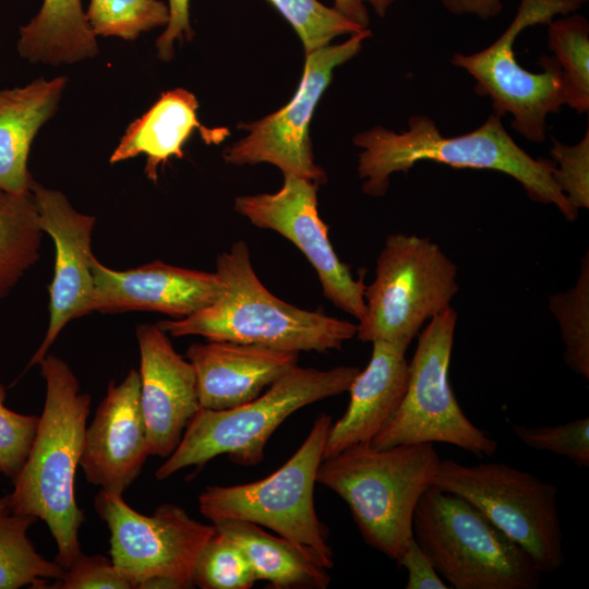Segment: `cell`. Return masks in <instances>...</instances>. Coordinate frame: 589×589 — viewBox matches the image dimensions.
I'll use <instances>...</instances> for the list:
<instances>
[{
	"label": "cell",
	"instance_id": "cell-1",
	"mask_svg": "<svg viewBox=\"0 0 589 589\" xmlns=\"http://www.w3.org/2000/svg\"><path fill=\"white\" fill-rule=\"evenodd\" d=\"M501 118L493 112L476 130L456 136L443 135L435 121L423 115L410 117L407 130L400 133L380 125L358 133L353 143L362 149L358 173L363 180V192L381 196L386 193L393 173L407 172L414 164L430 160L508 175L531 200L553 204L566 219L575 220L578 211L554 182V161L531 157L507 133Z\"/></svg>",
	"mask_w": 589,
	"mask_h": 589
},
{
	"label": "cell",
	"instance_id": "cell-2",
	"mask_svg": "<svg viewBox=\"0 0 589 589\" xmlns=\"http://www.w3.org/2000/svg\"><path fill=\"white\" fill-rule=\"evenodd\" d=\"M46 397L28 456L9 494L11 508L43 520L51 533L55 561L67 569L82 552L79 531L84 512L75 496L91 396L69 364L47 353L38 363Z\"/></svg>",
	"mask_w": 589,
	"mask_h": 589
},
{
	"label": "cell",
	"instance_id": "cell-3",
	"mask_svg": "<svg viewBox=\"0 0 589 589\" xmlns=\"http://www.w3.org/2000/svg\"><path fill=\"white\" fill-rule=\"evenodd\" d=\"M216 273L225 283L217 301L188 317L157 325L175 337L199 335L297 352L340 350L357 334L352 322L302 310L268 291L253 269L244 241L217 257Z\"/></svg>",
	"mask_w": 589,
	"mask_h": 589
},
{
	"label": "cell",
	"instance_id": "cell-4",
	"mask_svg": "<svg viewBox=\"0 0 589 589\" xmlns=\"http://www.w3.org/2000/svg\"><path fill=\"white\" fill-rule=\"evenodd\" d=\"M433 443L357 444L323 459L316 482L348 505L364 541L397 560L413 536V513L440 464Z\"/></svg>",
	"mask_w": 589,
	"mask_h": 589
},
{
	"label": "cell",
	"instance_id": "cell-5",
	"mask_svg": "<svg viewBox=\"0 0 589 589\" xmlns=\"http://www.w3.org/2000/svg\"><path fill=\"white\" fill-rule=\"evenodd\" d=\"M359 372L352 365L329 370L296 365L251 401L224 410L200 408L155 478L165 480L219 455L243 466L260 464L267 441L291 413L347 392Z\"/></svg>",
	"mask_w": 589,
	"mask_h": 589
},
{
	"label": "cell",
	"instance_id": "cell-6",
	"mask_svg": "<svg viewBox=\"0 0 589 589\" xmlns=\"http://www.w3.org/2000/svg\"><path fill=\"white\" fill-rule=\"evenodd\" d=\"M413 537L455 589H536L542 573L531 556L481 510L430 486L412 519Z\"/></svg>",
	"mask_w": 589,
	"mask_h": 589
},
{
	"label": "cell",
	"instance_id": "cell-7",
	"mask_svg": "<svg viewBox=\"0 0 589 589\" xmlns=\"http://www.w3.org/2000/svg\"><path fill=\"white\" fill-rule=\"evenodd\" d=\"M459 289L457 267L438 244L416 235L392 233L365 286V314L357 338L405 350L425 322L450 306Z\"/></svg>",
	"mask_w": 589,
	"mask_h": 589
},
{
	"label": "cell",
	"instance_id": "cell-8",
	"mask_svg": "<svg viewBox=\"0 0 589 589\" xmlns=\"http://www.w3.org/2000/svg\"><path fill=\"white\" fill-rule=\"evenodd\" d=\"M332 417L320 414L297 452L268 477L255 482L206 486L201 514L211 521L235 519L266 527L313 552L327 569L334 565L327 528L317 517L314 485Z\"/></svg>",
	"mask_w": 589,
	"mask_h": 589
},
{
	"label": "cell",
	"instance_id": "cell-9",
	"mask_svg": "<svg viewBox=\"0 0 589 589\" xmlns=\"http://www.w3.org/2000/svg\"><path fill=\"white\" fill-rule=\"evenodd\" d=\"M587 1L520 0L514 20L494 43L471 55L456 52L450 59L473 77L476 93L490 98L493 112L510 115V127L529 141L545 140L546 117L566 105V95L555 58L542 56L539 62L543 71H528L516 59V37L529 26L576 12Z\"/></svg>",
	"mask_w": 589,
	"mask_h": 589
},
{
	"label": "cell",
	"instance_id": "cell-10",
	"mask_svg": "<svg viewBox=\"0 0 589 589\" xmlns=\"http://www.w3.org/2000/svg\"><path fill=\"white\" fill-rule=\"evenodd\" d=\"M457 313L449 306L428 322L408 368L400 405L372 438L374 448L446 443L478 457L493 456L497 443L464 413L450 388L448 368Z\"/></svg>",
	"mask_w": 589,
	"mask_h": 589
},
{
	"label": "cell",
	"instance_id": "cell-11",
	"mask_svg": "<svg viewBox=\"0 0 589 589\" xmlns=\"http://www.w3.org/2000/svg\"><path fill=\"white\" fill-rule=\"evenodd\" d=\"M432 486L474 505L531 556L542 574L564 565L554 484L504 462L441 459Z\"/></svg>",
	"mask_w": 589,
	"mask_h": 589
},
{
	"label": "cell",
	"instance_id": "cell-12",
	"mask_svg": "<svg viewBox=\"0 0 589 589\" xmlns=\"http://www.w3.org/2000/svg\"><path fill=\"white\" fill-rule=\"evenodd\" d=\"M95 509L110 532V558L133 588H193L197 556L215 530L175 504L152 515L134 510L122 494L100 490Z\"/></svg>",
	"mask_w": 589,
	"mask_h": 589
},
{
	"label": "cell",
	"instance_id": "cell-13",
	"mask_svg": "<svg viewBox=\"0 0 589 589\" xmlns=\"http://www.w3.org/2000/svg\"><path fill=\"white\" fill-rule=\"evenodd\" d=\"M370 35V29L365 28L339 45L305 53L302 77L290 101L261 120L242 124L240 128L249 130V134L226 149L225 160L233 165L268 163L284 175L303 177L317 184L326 182L325 171L314 163L310 122L330 84L334 69L359 53Z\"/></svg>",
	"mask_w": 589,
	"mask_h": 589
},
{
	"label": "cell",
	"instance_id": "cell-14",
	"mask_svg": "<svg viewBox=\"0 0 589 589\" xmlns=\"http://www.w3.org/2000/svg\"><path fill=\"white\" fill-rule=\"evenodd\" d=\"M284 178L276 193L238 196L235 211L255 227L274 230L292 242L315 269L324 297L360 322L365 314L364 279L353 278L330 243L328 226L317 212L320 184L291 173Z\"/></svg>",
	"mask_w": 589,
	"mask_h": 589
},
{
	"label": "cell",
	"instance_id": "cell-15",
	"mask_svg": "<svg viewBox=\"0 0 589 589\" xmlns=\"http://www.w3.org/2000/svg\"><path fill=\"white\" fill-rule=\"evenodd\" d=\"M38 221L55 244L53 278L49 286V323L43 342L28 366L48 353L62 328L72 320L93 311L92 236L95 217L74 209L57 190L31 184Z\"/></svg>",
	"mask_w": 589,
	"mask_h": 589
},
{
	"label": "cell",
	"instance_id": "cell-16",
	"mask_svg": "<svg viewBox=\"0 0 589 589\" xmlns=\"http://www.w3.org/2000/svg\"><path fill=\"white\" fill-rule=\"evenodd\" d=\"M149 456L140 399V374L129 371L110 382L85 431L80 467L100 490L122 494L136 480Z\"/></svg>",
	"mask_w": 589,
	"mask_h": 589
},
{
	"label": "cell",
	"instance_id": "cell-17",
	"mask_svg": "<svg viewBox=\"0 0 589 589\" xmlns=\"http://www.w3.org/2000/svg\"><path fill=\"white\" fill-rule=\"evenodd\" d=\"M136 338L149 456L168 457L201 408L195 371L157 324L139 325Z\"/></svg>",
	"mask_w": 589,
	"mask_h": 589
},
{
	"label": "cell",
	"instance_id": "cell-18",
	"mask_svg": "<svg viewBox=\"0 0 589 589\" xmlns=\"http://www.w3.org/2000/svg\"><path fill=\"white\" fill-rule=\"evenodd\" d=\"M93 311L121 313L153 311L188 317L213 304L225 290L215 273L172 266L160 261L128 271H115L92 257Z\"/></svg>",
	"mask_w": 589,
	"mask_h": 589
},
{
	"label": "cell",
	"instance_id": "cell-19",
	"mask_svg": "<svg viewBox=\"0 0 589 589\" xmlns=\"http://www.w3.org/2000/svg\"><path fill=\"white\" fill-rule=\"evenodd\" d=\"M201 408L224 410L253 400L298 363L299 352L233 341L192 344L185 353Z\"/></svg>",
	"mask_w": 589,
	"mask_h": 589
},
{
	"label": "cell",
	"instance_id": "cell-20",
	"mask_svg": "<svg viewBox=\"0 0 589 589\" xmlns=\"http://www.w3.org/2000/svg\"><path fill=\"white\" fill-rule=\"evenodd\" d=\"M372 345L366 368L348 389L350 400L345 413L330 425L323 459L353 445L371 443L401 402L408 382L406 350L380 340Z\"/></svg>",
	"mask_w": 589,
	"mask_h": 589
},
{
	"label": "cell",
	"instance_id": "cell-21",
	"mask_svg": "<svg viewBox=\"0 0 589 589\" xmlns=\"http://www.w3.org/2000/svg\"><path fill=\"white\" fill-rule=\"evenodd\" d=\"M199 103L194 94L183 88L163 93L155 104L125 130L110 156L111 164L146 155L147 178L158 179V167L169 158H182L183 145L194 131L206 144H218L228 135L227 128L209 129L197 119Z\"/></svg>",
	"mask_w": 589,
	"mask_h": 589
},
{
	"label": "cell",
	"instance_id": "cell-22",
	"mask_svg": "<svg viewBox=\"0 0 589 589\" xmlns=\"http://www.w3.org/2000/svg\"><path fill=\"white\" fill-rule=\"evenodd\" d=\"M67 85V77H44L23 87L0 89V190L31 192L32 175L27 160L33 140L55 115Z\"/></svg>",
	"mask_w": 589,
	"mask_h": 589
},
{
	"label": "cell",
	"instance_id": "cell-23",
	"mask_svg": "<svg viewBox=\"0 0 589 589\" xmlns=\"http://www.w3.org/2000/svg\"><path fill=\"white\" fill-rule=\"evenodd\" d=\"M212 524L243 552L256 580L275 589H325L330 582L327 568L309 549L266 532L253 522L219 519Z\"/></svg>",
	"mask_w": 589,
	"mask_h": 589
},
{
	"label": "cell",
	"instance_id": "cell-24",
	"mask_svg": "<svg viewBox=\"0 0 589 589\" xmlns=\"http://www.w3.org/2000/svg\"><path fill=\"white\" fill-rule=\"evenodd\" d=\"M20 56L29 62L71 64L98 53L81 0H44L38 13L20 27Z\"/></svg>",
	"mask_w": 589,
	"mask_h": 589
},
{
	"label": "cell",
	"instance_id": "cell-25",
	"mask_svg": "<svg viewBox=\"0 0 589 589\" xmlns=\"http://www.w3.org/2000/svg\"><path fill=\"white\" fill-rule=\"evenodd\" d=\"M44 233L32 192L0 190V299L39 260Z\"/></svg>",
	"mask_w": 589,
	"mask_h": 589
},
{
	"label": "cell",
	"instance_id": "cell-26",
	"mask_svg": "<svg viewBox=\"0 0 589 589\" xmlns=\"http://www.w3.org/2000/svg\"><path fill=\"white\" fill-rule=\"evenodd\" d=\"M38 519L15 513L9 495L0 497V589L47 588V579H60L64 568L37 552L27 536Z\"/></svg>",
	"mask_w": 589,
	"mask_h": 589
},
{
	"label": "cell",
	"instance_id": "cell-27",
	"mask_svg": "<svg viewBox=\"0 0 589 589\" xmlns=\"http://www.w3.org/2000/svg\"><path fill=\"white\" fill-rule=\"evenodd\" d=\"M548 47L564 81L566 105L578 113L589 110V23L570 13L548 24Z\"/></svg>",
	"mask_w": 589,
	"mask_h": 589
},
{
	"label": "cell",
	"instance_id": "cell-28",
	"mask_svg": "<svg viewBox=\"0 0 589 589\" xmlns=\"http://www.w3.org/2000/svg\"><path fill=\"white\" fill-rule=\"evenodd\" d=\"M565 346L564 360L575 373L589 377V259L581 261L577 283L565 292L549 297Z\"/></svg>",
	"mask_w": 589,
	"mask_h": 589
},
{
	"label": "cell",
	"instance_id": "cell-29",
	"mask_svg": "<svg viewBox=\"0 0 589 589\" xmlns=\"http://www.w3.org/2000/svg\"><path fill=\"white\" fill-rule=\"evenodd\" d=\"M85 17L95 36L135 40L143 32L166 26L170 14L159 0H91Z\"/></svg>",
	"mask_w": 589,
	"mask_h": 589
},
{
	"label": "cell",
	"instance_id": "cell-30",
	"mask_svg": "<svg viewBox=\"0 0 589 589\" xmlns=\"http://www.w3.org/2000/svg\"><path fill=\"white\" fill-rule=\"evenodd\" d=\"M254 572L239 546L216 527L194 567V585L202 589H249Z\"/></svg>",
	"mask_w": 589,
	"mask_h": 589
},
{
	"label": "cell",
	"instance_id": "cell-31",
	"mask_svg": "<svg viewBox=\"0 0 589 589\" xmlns=\"http://www.w3.org/2000/svg\"><path fill=\"white\" fill-rule=\"evenodd\" d=\"M299 35L305 53L325 47L340 35H353L365 29L348 20L334 7L317 0H268Z\"/></svg>",
	"mask_w": 589,
	"mask_h": 589
},
{
	"label": "cell",
	"instance_id": "cell-32",
	"mask_svg": "<svg viewBox=\"0 0 589 589\" xmlns=\"http://www.w3.org/2000/svg\"><path fill=\"white\" fill-rule=\"evenodd\" d=\"M515 435L527 446L569 458L578 467L589 466V418L557 425H514Z\"/></svg>",
	"mask_w": 589,
	"mask_h": 589
},
{
	"label": "cell",
	"instance_id": "cell-33",
	"mask_svg": "<svg viewBox=\"0 0 589 589\" xmlns=\"http://www.w3.org/2000/svg\"><path fill=\"white\" fill-rule=\"evenodd\" d=\"M555 164L553 179L557 188L575 208L589 207V131L573 145L553 139L551 148Z\"/></svg>",
	"mask_w": 589,
	"mask_h": 589
},
{
	"label": "cell",
	"instance_id": "cell-34",
	"mask_svg": "<svg viewBox=\"0 0 589 589\" xmlns=\"http://www.w3.org/2000/svg\"><path fill=\"white\" fill-rule=\"evenodd\" d=\"M5 397L0 383V472L13 481L28 456L39 417L11 410Z\"/></svg>",
	"mask_w": 589,
	"mask_h": 589
},
{
	"label": "cell",
	"instance_id": "cell-35",
	"mask_svg": "<svg viewBox=\"0 0 589 589\" xmlns=\"http://www.w3.org/2000/svg\"><path fill=\"white\" fill-rule=\"evenodd\" d=\"M49 588L57 589H133L132 584L115 567L110 557L81 552Z\"/></svg>",
	"mask_w": 589,
	"mask_h": 589
},
{
	"label": "cell",
	"instance_id": "cell-36",
	"mask_svg": "<svg viewBox=\"0 0 589 589\" xmlns=\"http://www.w3.org/2000/svg\"><path fill=\"white\" fill-rule=\"evenodd\" d=\"M398 566L407 570V589H447L431 561L412 536L396 560Z\"/></svg>",
	"mask_w": 589,
	"mask_h": 589
},
{
	"label": "cell",
	"instance_id": "cell-37",
	"mask_svg": "<svg viewBox=\"0 0 589 589\" xmlns=\"http://www.w3.org/2000/svg\"><path fill=\"white\" fill-rule=\"evenodd\" d=\"M169 22L166 29L158 37L156 47L158 57L164 61H169L173 57V44L176 40L192 39L193 29L190 24L189 2L190 0H168Z\"/></svg>",
	"mask_w": 589,
	"mask_h": 589
},
{
	"label": "cell",
	"instance_id": "cell-38",
	"mask_svg": "<svg viewBox=\"0 0 589 589\" xmlns=\"http://www.w3.org/2000/svg\"><path fill=\"white\" fill-rule=\"evenodd\" d=\"M443 7L454 15H476L490 20L501 14L503 0H441Z\"/></svg>",
	"mask_w": 589,
	"mask_h": 589
},
{
	"label": "cell",
	"instance_id": "cell-39",
	"mask_svg": "<svg viewBox=\"0 0 589 589\" xmlns=\"http://www.w3.org/2000/svg\"><path fill=\"white\" fill-rule=\"evenodd\" d=\"M334 8L353 23L368 28L370 16L364 3L360 0H334Z\"/></svg>",
	"mask_w": 589,
	"mask_h": 589
},
{
	"label": "cell",
	"instance_id": "cell-40",
	"mask_svg": "<svg viewBox=\"0 0 589 589\" xmlns=\"http://www.w3.org/2000/svg\"><path fill=\"white\" fill-rule=\"evenodd\" d=\"M362 3H369L375 13L383 17L385 16L388 8L396 1V0H360Z\"/></svg>",
	"mask_w": 589,
	"mask_h": 589
}]
</instances>
